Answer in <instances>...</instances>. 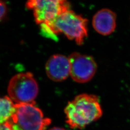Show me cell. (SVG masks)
I'll return each mask as SVG.
<instances>
[{"instance_id": "obj_10", "label": "cell", "mask_w": 130, "mask_h": 130, "mask_svg": "<svg viewBox=\"0 0 130 130\" xmlns=\"http://www.w3.org/2000/svg\"><path fill=\"white\" fill-rule=\"evenodd\" d=\"M7 12V6L4 2L0 1V21L4 18Z\"/></svg>"}, {"instance_id": "obj_12", "label": "cell", "mask_w": 130, "mask_h": 130, "mask_svg": "<svg viewBox=\"0 0 130 130\" xmlns=\"http://www.w3.org/2000/svg\"><path fill=\"white\" fill-rule=\"evenodd\" d=\"M49 130H66L60 127H53Z\"/></svg>"}, {"instance_id": "obj_8", "label": "cell", "mask_w": 130, "mask_h": 130, "mask_svg": "<svg viewBox=\"0 0 130 130\" xmlns=\"http://www.w3.org/2000/svg\"><path fill=\"white\" fill-rule=\"evenodd\" d=\"M92 25L95 30L100 34L110 35L116 28V14L108 9L100 10L94 15Z\"/></svg>"}, {"instance_id": "obj_11", "label": "cell", "mask_w": 130, "mask_h": 130, "mask_svg": "<svg viewBox=\"0 0 130 130\" xmlns=\"http://www.w3.org/2000/svg\"><path fill=\"white\" fill-rule=\"evenodd\" d=\"M0 130H12L6 123L0 124Z\"/></svg>"}, {"instance_id": "obj_2", "label": "cell", "mask_w": 130, "mask_h": 130, "mask_svg": "<svg viewBox=\"0 0 130 130\" xmlns=\"http://www.w3.org/2000/svg\"><path fill=\"white\" fill-rule=\"evenodd\" d=\"M65 113L66 122L70 127L82 130L99 120L103 110L98 96L83 93L68 103Z\"/></svg>"}, {"instance_id": "obj_9", "label": "cell", "mask_w": 130, "mask_h": 130, "mask_svg": "<svg viewBox=\"0 0 130 130\" xmlns=\"http://www.w3.org/2000/svg\"><path fill=\"white\" fill-rule=\"evenodd\" d=\"M15 108V104L7 96H0V124H5L12 116Z\"/></svg>"}, {"instance_id": "obj_1", "label": "cell", "mask_w": 130, "mask_h": 130, "mask_svg": "<svg viewBox=\"0 0 130 130\" xmlns=\"http://www.w3.org/2000/svg\"><path fill=\"white\" fill-rule=\"evenodd\" d=\"M41 33L54 40L56 35L62 33L78 45H82L88 36V20L82 16L69 10L50 22L41 25Z\"/></svg>"}, {"instance_id": "obj_4", "label": "cell", "mask_w": 130, "mask_h": 130, "mask_svg": "<svg viewBox=\"0 0 130 130\" xmlns=\"http://www.w3.org/2000/svg\"><path fill=\"white\" fill-rule=\"evenodd\" d=\"M38 86L32 74L22 73L15 75L10 80L9 97L16 104L35 103Z\"/></svg>"}, {"instance_id": "obj_6", "label": "cell", "mask_w": 130, "mask_h": 130, "mask_svg": "<svg viewBox=\"0 0 130 130\" xmlns=\"http://www.w3.org/2000/svg\"><path fill=\"white\" fill-rule=\"evenodd\" d=\"M72 79L79 83H85L93 78L97 70V65L91 56L74 52L69 57Z\"/></svg>"}, {"instance_id": "obj_5", "label": "cell", "mask_w": 130, "mask_h": 130, "mask_svg": "<svg viewBox=\"0 0 130 130\" xmlns=\"http://www.w3.org/2000/svg\"><path fill=\"white\" fill-rule=\"evenodd\" d=\"M27 8L33 11L36 22L39 24L50 22L70 10V4L66 1L32 0L26 4Z\"/></svg>"}, {"instance_id": "obj_7", "label": "cell", "mask_w": 130, "mask_h": 130, "mask_svg": "<svg viewBox=\"0 0 130 130\" xmlns=\"http://www.w3.org/2000/svg\"><path fill=\"white\" fill-rule=\"evenodd\" d=\"M45 69L50 79L55 82L63 81L70 75L69 57L61 55H54L47 61Z\"/></svg>"}, {"instance_id": "obj_3", "label": "cell", "mask_w": 130, "mask_h": 130, "mask_svg": "<svg viewBox=\"0 0 130 130\" xmlns=\"http://www.w3.org/2000/svg\"><path fill=\"white\" fill-rule=\"evenodd\" d=\"M35 104H15L14 113L6 123L11 130H45L51 120L44 118Z\"/></svg>"}]
</instances>
